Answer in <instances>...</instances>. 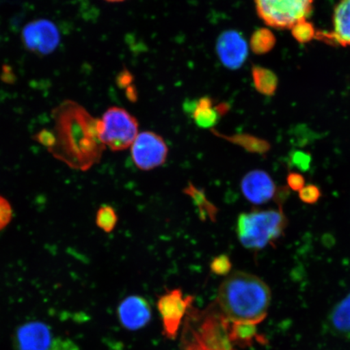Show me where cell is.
<instances>
[{
    "instance_id": "2e32d148",
    "label": "cell",
    "mask_w": 350,
    "mask_h": 350,
    "mask_svg": "<svg viewBox=\"0 0 350 350\" xmlns=\"http://www.w3.org/2000/svg\"><path fill=\"white\" fill-rule=\"evenodd\" d=\"M228 330L231 342L242 347L251 345L258 336L256 325L253 323L229 321Z\"/></svg>"
},
{
    "instance_id": "277c9868",
    "label": "cell",
    "mask_w": 350,
    "mask_h": 350,
    "mask_svg": "<svg viewBox=\"0 0 350 350\" xmlns=\"http://www.w3.org/2000/svg\"><path fill=\"white\" fill-rule=\"evenodd\" d=\"M314 0H255L258 16L265 25L278 29L294 28L308 19Z\"/></svg>"
},
{
    "instance_id": "4316f807",
    "label": "cell",
    "mask_w": 350,
    "mask_h": 350,
    "mask_svg": "<svg viewBox=\"0 0 350 350\" xmlns=\"http://www.w3.org/2000/svg\"><path fill=\"white\" fill-rule=\"evenodd\" d=\"M49 350H79L77 345L68 339H56L52 341Z\"/></svg>"
},
{
    "instance_id": "ffe728a7",
    "label": "cell",
    "mask_w": 350,
    "mask_h": 350,
    "mask_svg": "<svg viewBox=\"0 0 350 350\" xmlns=\"http://www.w3.org/2000/svg\"><path fill=\"white\" fill-rule=\"evenodd\" d=\"M187 193L196 201V204L199 206L200 213H208V217L213 220V216L216 215V208L211 203L208 202L206 196L202 193V191L196 189V187L191 185L189 187H187Z\"/></svg>"
},
{
    "instance_id": "5bb4252c",
    "label": "cell",
    "mask_w": 350,
    "mask_h": 350,
    "mask_svg": "<svg viewBox=\"0 0 350 350\" xmlns=\"http://www.w3.org/2000/svg\"><path fill=\"white\" fill-rule=\"evenodd\" d=\"M334 30L328 38L342 46H350V0H340L336 6L334 17Z\"/></svg>"
},
{
    "instance_id": "7a4b0ae2",
    "label": "cell",
    "mask_w": 350,
    "mask_h": 350,
    "mask_svg": "<svg viewBox=\"0 0 350 350\" xmlns=\"http://www.w3.org/2000/svg\"><path fill=\"white\" fill-rule=\"evenodd\" d=\"M271 300L268 284L256 275L238 271L221 282L215 306L230 322L257 325L268 314Z\"/></svg>"
},
{
    "instance_id": "f1b7e54d",
    "label": "cell",
    "mask_w": 350,
    "mask_h": 350,
    "mask_svg": "<svg viewBox=\"0 0 350 350\" xmlns=\"http://www.w3.org/2000/svg\"><path fill=\"white\" fill-rule=\"evenodd\" d=\"M186 350H207L202 347H200V345H196L193 342H191V341L188 340L187 343L186 344Z\"/></svg>"
},
{
    "instance_id": "7402d4cb",
    "label": "cell",
    "mask_w": 350,
    "mask_h": 350,
    "mask_svg": "<svg viewBox=\"0 0 350 350\" xmlns=\"http://www.w3.org/2000/svg\"><path fill=\"white\" fill-rule=\"evenodd\" d=\"M231 269V261L226 255H220L214 258L210 264L212 273L218 275H228Z\"/></svg>"
},
{
    "instance_id": "f546056e",
    "label": "cell",
    "mask_w": 350,
    "mask_h": 350,
    "mask_svg": "<svg viewBox=\"0 0 350 350\" xmlns=\"http://www.w3.org/2000/svg\"><path fill=\"white\" fill-rule=\"evenodd\" d=\"M106 1L111 2V3H120V2L125 1V0H106Z\"/></svg>"
},
{
    "instance_id": "3957f363",
    "label": "cell",
    "mask_w": 350,
    "mask_h": 350,
    "mask_svg": "<svg viewBox=\"0 0 350 350\" xmlns=\"http://www.w3.org/2000/svg\"><path fill=\"white\" fill-rule=\"evenodd\" d=\"M287 224L282 208L253 210L240 214L236 230L244 247L259 251L277 242L284 234Z\"/></svg>"
},
{
    "instance_id": "30bf717a",
    "label": "cell",
    "mask_w": 350,
    "mask_h": 350,
    "mask_svg": "<svg viewBox=\"0 0 350 350\" xmlns=\"http://www.w3.org/2000/svg\"><path fill=\"white\" fill-rule=\"evenodd\" d=\"M241 191L249 202L254 204H264L278 195L273 178L261 170H252L241 182Z\"/></svg>"
},
{
    "instance_id": "44dd1931",
    "label": "cell",
    "mask_w": 350,
    "mask_h": 350,
    "mask_svg": "<svg viewBox=\"0 0 350 350\" xmlns=\"http://www.w3.org/2000/svg\"><path fill=\"white\" fill-rule=\"evenodd\" d=\"M292 34L297 41L301 43L308 42L316 35L313 25L305 21L297 24L294 28H292Z\"/></svg>"
},
{
    "instance_id": "603a6c76",
    "label": "cell",
    "mask_w": 350,
    "mask_h": 350,
    "mask_svg": "<svg viewBox=\"0 0 350 350\" xmlns=\"http://www.w3.org/2000/svg\"><path fill=\"white\" fill-rule=\"evenodd\" d=\"M321 195V189L314 185H306L299 191L300 200L308 204L317 203Z\"/></svg>"
},
{
    "instance_id": "9a60e30c",
    "label": "cell",
    "mask_w": 350,
    "mask_h": 350,
    "mask_svg": "<svg viewBox=\"0 0 350 350\" xmlns=\"http://www.w3.org/2000/svg\"><path fill=\"white\" fill-rule=\"evenodd\" d=\"M328 326L334 334L350 338V295L332 308L327 318Z\"/></svg>"
},
{
    "instance_id": "83f0119b",
    "label": "cell",
    "mask_w": 350,
    "mask_h": 350,
    "mask_svg": "<svg viewBox=\"0 0 350 350\" xmlns=\"http://www.w3.org/2000/svg\"><path fill=\"white\" fill-rule=\"evenodd\" d=\"M294 163L297 167L306 170L310 165V157L303 152H297L294 157Z\"/></svg>"
},
{
    "instance_id": "8fae6325",
    "label": "cell",
    "mask_w": 350,
    "mask_h": 350,
    "mask_svg": "<svg viewBox=\"0 0 350 350\" xmlns=\"http://www.w3.org/2000/svg\"><path fill=\"white\" fill-rule=\"evenodd\" d=\"M117 314L122 327L130 331H137L150 322L152 309L144 297L131 295L121 301Z\"/></svg>"
},
{
    "instance_id": "52a82bcc",
    "label": "cell",
    "mask_w": 350,
    "mask_h": 350,
    "mask_svg": "<svg viewBox=\"0 0 350 350\" xmlns=\"http://www.w3.org/2000/svg\"><path fill=\"white\" fill-rule=\"evenodd\" d=\"M131 157L137 168L151 170L165 163L168 147L164 139L152 131H143L131 146Z\"/></svg>"
},
{
    "instance_id": "d6986e66",
    "label": "cell",
    "mask_w": 350,
    "mask_h": 350,
    "mask_svg": "<svg viewBox=\"0 0 350 350\" xmlns=\"http://www.w3.org/2000/svg\"><path fill=\"white\" fill-rule=\"evenodd\" d=\"M118 223V215L116 210L111 206L105 204L100 206L96 215V225L106 233H111L116 228Z\"/></svg>"
},
{
    "instance_id": "d4e9b609",
    "label": "cell",
    "mask_w": 350,
    "mask_h": 350,
    "mask_svg": "<svg viewBox=\"0 0 350 350\" xmlns=\"http://www.w3.org/2000/svg\"><path fill=\"white\" fill-rule=\"evenodd\" d=\"M35 141L41 144L48 151L54 147L55 139L51 130L43 129L34 135Z\"/></svg>"
},
{
    "instance_id": "ac0fdd59",
    "label": "cell",
    "mask_w": 350,
    "mask_h": 350,
    "mask_svg": "<svg viewBox=\"0 0 350 350\" xmlns=\"http://www.w3.org/2000/svg\"><path fill=\"white\" fill-rule=\"evenodd\" d=\"M275 42L274 35L269 29H260L254 32L251 38L252 50L256 54H265L273 49Z\"/></svg>"
},
{
    "instance_id": "4fadbf2b",
    "label": "cell",
    "mask_w": 350,
    "mask_h": 350,
    "mask_svg": "<svg viewBox=\"0 0 350 350\" xmlns=\"http://www.w3.org/2000/svg\"><path fill=\"white\" fill-rule=\"evenodd\" d=\"M187 111L190 113L195 124L201 129H211L221 117L227 112V105L217 104L210 98H201L187 104Z\"/></svg>"
},
{
    "instance_id": "ba28073f",
    "label": "cell",
    "mask_w": 350,
    "mask_h": 350,
    "mask_svg": "<svg viewBox=\"0 0 350 350\" xmlns=\"http://www.w3.org/2000/svg\"><path fill=\"white\" fill-rule=\"evenodd\" d=\"M22 41L34 54L47 55L54 52L60 42L58 28L53 22L38 19L29 22L22 31Z\"/></svg>"
},
{
    "instance_id": "cb8c5ba5",
    "label": "cell",
    "mask_w": 350,
    "mask_h": 350,
    "mask_svg": "<svg viewBox=\"0 0 350 350\" xmlns=\"http://www.w3.org/2000/svg\"><path fill=\"white\" fill-rule=\"evenodd\" d=\"M12 218V209L10 202L0 196V230L10 224Z\"/></svg>"
},
{
    "instance_id": "9c48e42d",
    "label": "cell",
    "mask_w": 350,
    "mask_h": 350,
    "mask_svg": "<svg viewBox=\"0 0 350 350\" xmlns=\"http://www.w3.org/2000/svg\"><path fill=\"white\" fill-rule=\"evenodd\" d=\"M216 50L221 63L231 70L242 67L247 59V42L235 30H228L219 36Z\"/></svg>"
},
{
    "instance_id": "8992f818",
    "label": "cell",
    "mask_w": 350,
    "mask_h": 350,
    "mask_svg": "<svg viewBox=\"0 0 350 350\" xmlns=\"http://www.w3.org/2000/svg\"><path fill=\"white\" fill-rule=\"evenodd\" d=\"M193 297L183 295L180 288L167 291L157 301V309L163 321V334L166 338H177L183 319L189 312Z\"/></svg>"
},
{
    "instance_id": "4dcf8cb0",
    "label": "cell",
    "mask_w": 350,
    "mask_h": 350,
    "mask_svg": "<svg viewBox=\"0 0 350 350\" xmlns=\"http://www.w3.org/2000/svg\"><path fill=\"white\" fill-rule=\"evenodd\" d=\"M349 295H350V294H349Z\"/></svg>"
},
{
    "instance_id": "6da1fadb",
    "label": "cell",
    "mask_w": 350,
    "mask_h": 350,
    "mask_svg": "<svg viewBox=\"0 0 350 350\" xmlns=\"http://www.w3.org/2000/svg\"><path fill=\"white\" fill-rule=\"evenodd\" d=\"M55 143L50 151L70 168L86 172L99 163L106 148L100 138V119L81 104L66 100L52 109Z\"/></svg>"
},
{
    "instance_id": "5b68a950",
    "label": "cell",
    "mask_w": 350,
    "mask_h": 350,
    "mask_svg": "<svg viewBox=\"0 0 350 350\" xmlns=\"http://www.w3.org/2000/svg\"><path fill=\"white\" fill-rule=\"evenodd\" d=\"M138 130L137 119L124 108H109L100 119V141L112 151H122L131 147L137 137Z\"/></svg>"
},
{
    "instance_id": "484cf974",
    "label": "cell",
    "mask_w": 350,
    "mask_h": 350,
    "mask_svg": "<svg viewBox=\"0 0 350 350\" xmlns=\"http://www.w3.org/2000/svg\"><path fill=\"white\" fill-rule=\"evenodd\" d=\"M305 178L299 173L291 172L287 176V185L293 191H299L305 186Z\"/></svg>"
},
{
    "instance_id": "7c38bea8",
    "label": "cell",
    "mask_w": 350,
    "mask_h": 350,
    "mask_svg": "<svg viewBox=\"0 0 350 350\" xmlns=\"http://www.w3.org/2000/svg\"><path fill=\"white\" fill-rule=\"evenodd\" d=\"M52 341L49 327L40 322L25 323L17 329L15 336L18 350H49Z\"/></svg>"
},
{
    "instance_id": "e0dca14e",
    "label": "cell",
    "mask_w": 350,
    "mask_h": 350,
    "mask_svg": "<svg viewBox=\"0 0 350 350\" xmlns=\"http://www.w3.org/2000/svg\"><path fill=\"white\" fill-rule=\"evenodd\" d=\"M254 85L260 93L273 94L277 88L278 79L274 73L265 68L255 67L252 70Z\"/></svg>"
}]
</instances>
